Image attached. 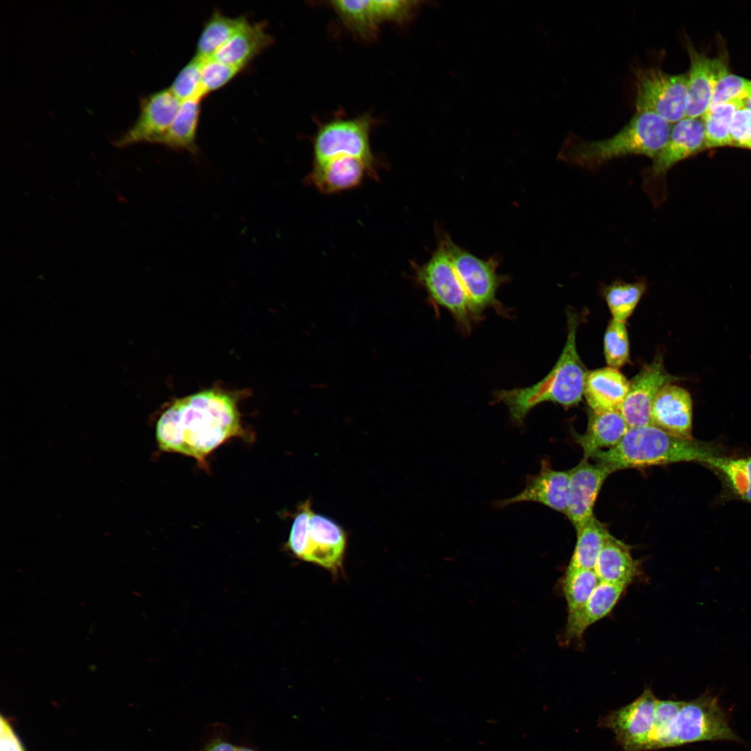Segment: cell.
Wrapping results in <instances>:
<instances>
[{"instance_id":"6da1fadb","label":"cell","mask_w":751,"mask_h":751,"mask_svg":"<svg viewBox=\"0 0 751 751\" xmlns=\"http://www.w3.org/2000/svg\"><path fill=\"white\" fill-rule=\"evenodd\" d=\"M242 432L237 399L216 388L175 400L156 425V439L161 451L181 453L200 462Z\"/></svg>"},{"instance_id":"7a4b0ae2","label":"cell","mask_w":751,"mask_h":751,"mask_svg":"<svg viewBox=\"0 0 751 751\" xmlns=\"http://www.w3.org/2000/svg\"><path fill=\"white\" fill-rule=\"evenodd\" d=\"M721 455L720 446L712 442L683 438L649 425L629 428L618 444L597 451L590 458L614 472L682 462L704 465L708 459Z\"/></svg>"},{"instance_id":"3957f363","label":"cell","mask_w":751,"mask_h":751,"mask_svg":"<svg viewBox=\"0 0 751 751\" xmlns=\"http://www.w3.org/2000/svg\"><path fill=\"white\" fill-rule=\"evenodd\" d=\"M567 336L563 351L551 371L541 380L528 387L498 390L494 401L505 404L513 423L521 425L528 412L544 402H552L565 407L577 405L583 396L588 371L576 349L579 315L568 311Z\"/></svg>"},{"instance_id":"277c9868","label":"cell","mask_w":751,"mask_h":751,"mask_svg":"<svg viewBox=\"0 0 751 751\" xmlns=\"http://www.w3.org/2000/svg\"><path fill=\"white\" fill-rule=\"evenodd\" d=\"M671 124L656 114L636 111L630 120L616 134L601 140L569 138L558 159L577 167L595 170L608 161L633 155L652 160L665 145Z\"/></svg>"},{"instance_id":"5b68a950","label":"cell","mask_w":751,"mask_h":751,"mask_svg":"<svg viewBox=\"0 0 751 751\" xmlns=\"http://www.w3.org/2000/svg\"><path fill=\"white\" fill-rule=\"evenodd\" d=\"M423 264H414L413 278L435 306L449 311L462 331L468 332L478 320L458 278L443 239Z\"/></svg>"},{"instance_id":"8992f818","label":"cell","mask_w":751,"mask_h":751,"mask_svg":"<svg viewBox=\"0 0 751 751\" xmlns=\"http://www.w3.org/2000/svg\"><path fill=\"white\" fill-rule=\"evenodd\" d=\"M706 149L702 118L685 117L671 126L669 138L649 167L642 172L643 187L652 203L659 206L666 197V175L676 164Z\"/></svg>"},{"instance_id":"52a82bcc","label":"cell","mask_w":751,"mask_h":751,"mask_svg":"<svg viewBox=\"0 0 751 751\" xmlns=\"http://www.w3.org/2000/svg\"><path fill=\"white\" fill-rule=\"evenodd\" d=\"M634 76L636 111H651L670 124L686 117L688 74L651 66L636 69Z\"/></svg>"},{"instance_id":"ba28073f","label":"cell","mask_w":751,"mask_h":751,"mask_svg":"<svg viewBox=\"0 0 751 751\" xmlns=\"http://www.w3.org/2000/svg\"><path fill=\"white\" fill-rule=\"evenodd\" d=\"M439 234L478 320L487 307H492L501 311L496 291L508 278L497 273L499 260L496 257L479 258L455 244L445 232H439Z\"/></svg>"},{"instance_id":"9c48e42d","label":"cell","mask_w":751,"mask_h":751,"mask_svg":"<svg viewBox=\"0 0 751 751\" xmlns=\"http://www.w3.org/2000/svg\"><path fill=\"white\" fill-rule=\"evenodd\" d=\"M372 120L367 115L337 119L323 124L313 143V165L340 156L364 161L378 177L376 161L370 145Z\"/></svg>"},{"instance_id":"30bf717a","label":"cell","mask_w":751,"mask_h":751,"mask_svg":"<svg viewBox=\"0 0 751 751\" xmlns=\"http://www.w3.org/2000/svg\"><path fill=\"white\" fill-rule=\"evenodd\" d=\"M716 697L684 702L671 726L668 748L708 741H737Z\"/></svg>"},{"instance_id":"8fae6325","label":"cell","mask_w":751,"mask_h":751,"mask_svg":"<svg viewBox=\"0 0 751 751\" xmlns=\"http://www.w3.org/2000/svg\"><path fill=\"white\" fill-rule=\"evenodd\" d=\"M659 699L650 688L630 704L601 718L599 726L611 729L624 751H647Z\"/></svg>"},{"instance_id":"7c38bea8","label":"cell","mask_w":751,"mask_h":751,"mask_svg":"<svg viewBox=\"0 0 751 751\" xmlns=\"http://www.w3.org/2000/svg\"><path fill=\"white\" fill-rule=\"evenodd\" d=\"M341 22L357 35L371 39L385 22H405L415 14L412 1H332Z\"/></svg>"},{"instance_id":"4fadbf2b","label":"cell","mask_w":751,"mask_h":751,"mask_svg":"<svg viewBox=\"0 0 751 751\" xmlns=\"http://www.w3.org/2000/svg\"><path fill=\"white\" fill-rule=\"evenodd\" d=\"M680 378L668 373L661 355L645 364L629 381V391L620 413L629 428L652 425V409L660 390Z\"/></svg>"},{"instance_id":"5bb4252c","label":"cell","mask_w":751,"mask_h":751,"mask_svg":"<svg viewBox=\"0 0 751 751\" xmlns=\"http://www.w3.org/2000/svg\"><path fill=\"white\" fill-rule=\"evenodd\" d=\"M181 102L169 88L142 96L137 120L117 140L118 145L145 142L159 144L168 132Z\"/></svg>"},{"instance_id":"9a60e30c","label":"cell","mask_w":751,"mask_h":751,"mask_svg":"<svg viewBox=\"0 0 751 751\" xmlns=\"http://www.w3.org/2000/svg\"><path fill=\"white\" fill-rule=\"evenodd\" d=\"M346 546L343 528L329 517L313 512L306 535L293 554L303 561L337 573L342 567Z\"/></svg>"},{"instance_id":"2e32d148","label":"cell","mask_w":751,"mask_h":751,"mask_svg":"<svg viewBox=\"0 0 751 751\" xmlns=\"http://www.w3.org/2000/svg\"><path fill=\"white\" fill-rule=\"evenodd\" d=\"M570 474L565 515L580 529L594 516V506L606 478L613 473L606 465L583 460Z\"/></svg>"},{"instance_id":"e0dca14e","label":"cell","mask_w":751,"mask_h":751,"mask_svg":"<svg viewBox=\"0 0 751 751\" xmlns=\"http://www.w3.org/2000/svg\"><path fill=\"white\" fill-rule=\"evenodd\" d=\"M569 478V471L555 470L544 460L539 473L528 477L523 490L512 497L498 501L496 506L503 508L532 501L565 514Z\"/></svg>"},{"instance_id":"ac0fdd59","label":"cell","mask_w":751,"mask_h":751,"mask_svg":"<svg viewBox=\"0 0 751 751\" xmlns=\"http://www.w3.org/2000/svg\"><path fill=\"white\" fill-rule=\"evenodd\" d=\"M652 421L653 426L670 434L693 438V402L689 392L672 383L664 386L654 401Z\"/></svg>"},{"instance_id":"d6986e66","label":"cell","mask_w":751,"mask_h":751,"mask_svg":"<svg viewBox=\"0 0 751 751\" xmlns=\"http://www.w3.org/2000/svg\"><path fill=\"white\" fill-rule=\"evenodd\" d=\"M690 69L687 81L686 117L702 118L709 110L714 86L725 62L709 58L687 44Z\"/></svg>"},{"instance_id":"ffe728a7","label":"cell","mask_w":751,"mask_h":751,"mask_svg":"<svg viewBox=\"0 0 751 751\" xmlns=\"http://www.w3.org/2000/svg\"><path fill=\"white\" fill-rule=\"evenodd\" d=\"M366 177H378L360 159L340 156L312 165L306 180L318 191L332 194L357 187Z\"/></svg>"},{"instance_id":"44dd1931","label":"cell","mask_w":751,"mask_h":751,"mask_svg":"<svg viewBox=\"0 0 751 751\" xmlns=\"http://www.w3.org/2000/svg\"><path fill=\"white\" fill-rule=\"evenodd\" d=\"M627 587L599 582L584 605L567 616L562 640L565 644L582 640L586 631L613 610Z\"/></svg>"},{"instance_id":"7402d4cb","label":"cell","mask_w":751,"mask_h":751,"mask_svg":"<svg viewBox=\"0 0 751 751\" xmlns=\"http://www.w3.org/2000/svg\"><path fill=\"white\" fill-rule=\"evenodd\" d=\"M629 387V381L617 369L604 367L588 371L583 396L593 412L620 411Z\"/></svg>"},{"instance_id":"603a6c76","label":"cell","mask_w":751,"mask_h":751,"mask_svg":"<svg viewBox=\"0 0 751 751\" xmlns=\"http://www.w3.org/2000/svg\"><path fill=\"white\" fill-rule=\"evenodd\" d=\"M266 22H246L212 57L243 70L273 44Z\"/></svg>"},{"instance_id":"cb8c5ba5","label":"cell","mask_w":751,"mask_h":751,"mask_svg":"<svg viewBox=\"0 0 751 751\" xmlns=\"http://www.w3.org/2000/svg\"><path fill=\"white\" fill-rule=\"evenodd\" d=\"M599 581L627 587L641 576L640 563L630 547L612 535L605 542L594 569Z\"/></svg>"},{"instance_id":"d4e9b609","label":"cell","mask_w":751,"mask_h":751,"mask_svg":"<svg viewBox=\"0 0 751 751\" xmlns=\"http://www.w3.org/2000/svg\"><path fill=\"white\" fill-rule=\"evenodd\" d=\"M629 426L620 411L595 412L590 410L584 434H576L575 439L588 460L597 451L611 449L624 437Z\"/></svg>"},{"instance_id":"484cf974","label":"cell","mask_w":751,"mask_h":751,"mask_svg":"<svg viewBox=\"0 0 751 751\" xmlns=\"http://www.w3.org/2000/svg\"><path fill=\"white\" fill-rule=\"evenodd\" d=\"M704 465L718 475L729 496L751 503V456L721 455L708 459Z\"/></svg>"},{"instance_id":"4316f807","label":"cell","mask_w":751,"mask_h":751,"mask_svg":"<svg viewBox=\"0 0 751 751\" xmlns=\"http://www.w3.org/2000/svg\"><path fill=\"white\" fill-rule=\"evenodd\" d=\"M201 98L181 102L175 119L160 145L174 150L196 154L197 131L201 113Z\"/></svg>"},{"instance_id":"83f0119b","label":"cell","mask_w":751,"mask_h":751,"mask_svg":"<svg viewBox=\"0 0 751 751\" xmlns=\"http://www.w3.org/2000/svg\"><path fill=\"white\" fill-rule=\"evenodd\" d=\"M245 16L229 17L214 10L204 23L197 39L195 56L207 60L216 51L246 22Z\"/></svg>"},{"instance_id":"f1b7e54d","label":"cell","mask_w":751,"mask_h":751,"mask_svg":"<svg viewBox=\"0 0 751 751\" xmlns=\"http://www.w3.org/2000/svg\"><path fill=\"white\" fill-rule=\"evenodd\" d=\"M576 532V544L566 570H594L598 556L611 535L595 515Z\"/></svg>"},{"instance_id":"f546056e","label":"cell","mask_w":751,"mask_h":751,"mask_svg":"<svg viewBox=\"0 0 751 751\" xmlns=\"http://www.w3.org/2000/svg\"><path fill=\"white\" fill-rule=\"evenodd\" d=\"M647 289L645 279L633 282L616 280L601 289L613 319L625 323L633 314L637 305Z\"/></svg>"},{"instance_id":"4dcf8cb0","label":"cell","mask_w":751,"mask_h":751,"mask_svg":"<svg viewBox=\"0 0 751 751\" xmlns=\"http://www.w3.org/2000/svg\"><path fill=\"white\" fill-rule=\"evenodd\" d=\"M741 106V100L726 102L709 108L702 117L706 148L731 145V122L735 111Z\"/></svg>"},{"instance_id":"1f68e13d","label":"cell","mask_w":751,"mask_h":751,"mask_svg":"<svg viewBox=\"0 0 751 751\" xmlns=\"http://www.w3.org/2000/svg\"><path fill=\"white\" fill-rule=\"evenodd\" d=\"M599 582L594 570H566L561 588L567 603V616L584 605Z\"/></svg>"},{"instance_id":"d6a6232c","label":"cell","mask_w":751,"mask_h":751,"mask_svg":"<svg viewBox=\"0 0 751 751\" xmlns=\"http://www.w3.org/2000/svg\"><path fill=\"white\" fill-rule=\"evenodd\" d=\"M604 351L609 367L619 369L629 360V343L625 323L611 319L604 337Z\"/></svg>"},{"instance_id":"836d02e7","label":"cell","mask_w":751,"mask_h":751,"mask_svg":"<svg viewBox=\"0 0 751 751\" xmlns=\"http://www.w3.org/2000/svg\"><path fill=\"white\" fill-rule=\"evenodd\" d=\"M750 90L751 80L729 72L724 64L714 86L709 108L729 102L741 101Z\"/></svg>"},{"instance_id":"e575fe53","label":"cell","mask_w":751,"mask_h":751,"mask_svg":"<svg viewBox=\"0 0 751 751\" xmlns=\"http://www.w3.org/2000/svg\"><path fill=\"white\" fill-rule=\"evenodd\" d=\"M203 60L194 56L178 72L168 88L181 102L201 95V70Z\"/></svg>"},{"instance_id":"d590c367","label":"cell","mask_w":751,"mask_h":751,"mask_svg":"<svg viewBox=\"0 0 751 751\" xmlns=\"http://www.w3.org/2000/svg\"><path fill=\"white\" fill-rule=\"evenodd\" d=\"M683 704L684 701L658 700L648 750L668 748L671 726Z\"/></svg>"},{"instance_id":"8d00e7d4","label":"cell","mask_w":751,"mask_h":751,"mask_svg":"<svg viewBox=\"0 0 751 751\" xmlns=\"http://www.w3.org/2000/svg\"><path fill=\"white\" fill-rule=\"evenodd\" d=\"M243 70L213 58L203 60L201 70V95L204 98L229 83Z\"/></svg>"},{"instance_id":"74e56055","label":"cell","mask_w":751,"mask_h":751,"mask_svg":"<svg viewBox=\"0 0 751 751\" xmlns=\"http://www.w3.org/2000/svg\"><path fill=\"white\" fill-rule=\"evenodd\" d=\"M731 145L748 148L751 140V111L743 106L734 113L730 125Z\"/></svg>"},{"instance_id":"f35d334b","label":"cell","mask_w":751,"mask_h":751,"mask_svg":"<svg viewBox=\"0 0 751 751\" xmlns=\"http://www.w3.org/2000/svg\"><path fill=\"white\" fill-rule=\"evenodd\" d=\"M1 751H26L10 722L1 716Z\"/></svg>"},{"instance_id":"ab89813d","label":"cell","mask_w":751,"mask_h":751,"mask_svg":"<svg viewBox=\"0 0 751 751\" xmlns=\"http://www.w3.org/2000/svg\"><path fill=\"white\" fill-rule=\"evenodd\" d=\"M237 747L228 740L216 737L207 743L200 751H236Z\"/></svg>"},{"instance_id":"60d3db41","label":"cell","mask_w":751,"mask_h":751,"mask_svg":"<svg viewBox=\"0 0 751 751\" xmlns=\"http://www.w3.org/2000/svg\"><path fill=\"white\" fill-rule=\"evenodd\" d=\"M741 102L744 108L751 111V90Z\"/></svg>"},{"instance_id":"b9f144b4","label":"cell","mask_w":751,"mask_h":751,"mask_svg":"<svg viewBox=\"0 0 751 751\" xmlns=\"http://www.w3.org/2000/svg\"><path fill=\"white\" fill-rule=\"evenodd\" d=\"M236 751H257V750H253L252 748H248V747L240 746V747H237V750Z\"/></svg>"},{"instance_id":"7bdbcfd3","label":"cell","mask_w":751,"mask_h":751,"mask_svg":"<svg viewBox=\"0 0 751 751\" xmlns=\"http://www.w3.org/2000/svg\"><path fill=\"white\" fill-rule=\"evenodd\" d=\"M747 149L751 150V140H750Z\"/></svg>"}]
</instances>
